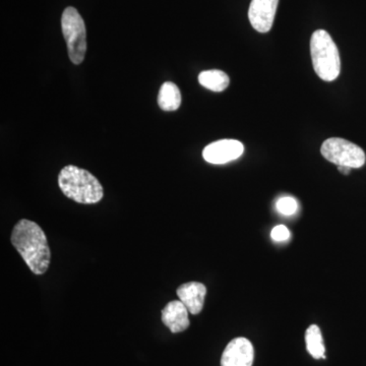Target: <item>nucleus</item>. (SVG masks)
<instances>
[{"instance_id":"nucleus-1","label":"nucleus","mask_w":366,"mask_h":366,"mask_svg":"<svg viewBox=\"0 0 366 366\" xmlns=\"http://www.w3.org/2000/svg\"><path fill=\"white\" fill-rule=\"evenodd\" d=\"M11 242L34 274H43L47 272L51 252L44 231L37 223L21 219L14 225Z\"/></svg>"},{"instance_id":"nucleus-2","label":"nucleus","mask_w":366,"mask_h":366,"mask_svg":"<svg viewBox=\"0 0 366 366\" xmlns=\"http://www.w3.org/2000/svg\"><path fill=\"white\" fill-rule=\"evenodd\" d=\"M64 196L79 204H97L104 197L102 184L92 173L76 166H66L59 175Z\"/></svg>"},{"instance_id":"nucleus-3","label":"nucleus","mask_w":366,"mask_h":366,"mask_svg":"<svg viewBox=\"0 0 366 366\" xmlns=\"http://www.w3.org/2000/svg\"><path fill=\"white\" fill-rule=\"evenodd\" d=\"M310 55L312 66L320 79L333 81L341 71V59L338 47L330 34L325 30H317L310 39Z\"/></svg>"},{"instance_id":"nucleus-4","label":"nucleus","mask_w":366,"mask_h":366,"mask_svg":"<svg viewBox=\"0 0 366 366\" xmlns=\"http://www.w3.org/2000/svg\"><path fill=\"white\" fill-rule=\"evenodd\" d=\"M62 33L67 45L69 59L74 64H81L86 52L85 21L74 7L64 9L61 18Z\"/></svg>"},{"instance_id":"nucleus-5","label":"nucleus","mask_w":366,"mask_h":366,"mask_svg":"<svg viewBox=\"0 0 366 366\" xmlns=\"http://www.w3.org/2000/svg\"><path fill=\"white\" fill-rule=\"evenodd\" d=\"M320 153L329 162L338 166L360 168L366 161L365 151L360 146L340 137H331L325 141Z\"/></svg>"},{"instance_id":"nucleus-6","label":"nucleus","mask_w":366,"mask_h":366,"mask_svg":"<svg viewBox=\"0 0 366 366\" xmlns=\"http://www.w3.org/2000/svg\"><path fill=\"white\" fill-rule=\"evenodd\" d=\"M242 143L236 139H221L208 144L203 151L204 160L211 164H226L242 157Z\"/></svg>"},{"instance_id":"nucleus-7","label":"nucleus","mask_w":366,"mask_h":366,"mask_svg":"<svg viewBox=\"0 0 366 366\" xmlns=\"http://www.w3.org/2000/svg\"><path fill=\"white\" fill-rule=\"evenodd\" d=\"M254 346L247 338H235L229 342L221 357V366H252Z\"/></svg>"},{"instance_id":"nucleus-8","label":"nucleus","mask_w":366,"mask_h":366,"mask_svg":"<svg viewBox=\"0 0 366 366\" xmlns=\"http://www.w3.org/2000/svg\"><path fill=\"white\" fill-rule=\"evenodd\" d=\"M279 0H252L249 19L252 28L259 33H268L273 26Z\"/></svg>"},{"instance_id":"nucleus-9","label":"nucleus","mask_w":366,"mask_h":366,"mask_svg":"<svg viewBox=\"0 0 366 366\" xmlns=\"http://www.w3.org/2000/svg\"><path fill=\"white\" fill-rule=\"evenodd\" d=\"M207 288L199 282H189L177 288V296L192 315H199L203 310Z\"/></svg>"},{"instance_id":"nucleus-10","label":"nucleus","mask_w":366,"mask_h":366,"mask_svg":"<svg viewBox=\"0 0 366 366\" xmlns=\"http://www.w3.org/2000/svg\"><path fill=\"white\" fill-rule=\"evenodd\" d=\"M189 310L180 300H172L163 308L162 322L171 333L177 334L189 327Z\"/></svg>"},{"instance_id":"nucleus-11","label":"nucleus","mask_w":366,"mask_h":366,"mask_svg":"<svg viewBox=\"0 0 366 366\" xmlns=\"http://www.w3.org/2000/svg\"><path fill=\"white\" fill-rule=\"evenodd\" d=\"M158 104L163 112H175L182 104V93L174 83L166 81L161 86L158 95Z\"/></svg>"},{"instance_id":"nucleus-12","label":"nucleus","mask_w":366,"mask_h":366,"mask_svg":"<svg viewBox=\"0 0 366 366\" xmlns=\"http://www.w3.org/2000/svg\"><path fill=\"white\" fill-rule=\"evenodd\" d=\"M199 83L208 90L223 92L228 88L230 79L225 72L218 69H211L199 74Z\"/></svg>"},{"instance_id":"nucleus-13","label":"nucleus","mask_w":366,"mask_h":366,"mask_svg":"<svg viewBox=\"0 0 366 366\" xmlns=\"http://www.w3.org/2000/svg\"><path fill=\"white\" fill-rule=\"evenodd\" d=\"M305 343H307L308 353L315 360H320V358L326 360L324 339H322V332L317 325H312L305 332Z\"/></svg>"},{"instance_id":"nucleus-14","label":"nucleus","mask_w":366,"mask_h":366,"mask_svg":"<svg viewBox=\"0 0 366 366\" xmlns=\"http://www.w3.org/2000/svg\"><path fill=\"white\" fill-rule=\"evenodd\" d=\"M276 208L283 215L290 216L297 211L298 204L293 197H282L277 202Z\"/></svg>"},{"instance_id":"nucleus-15","label":"nucleus","mask_w":366,"mask_h":366,"mask_svg":"<svg viewBox=\"0 0 366 366\" xmlns=\"http://www.w3.org/2000/svg\"><path fill=\"white\" fill-rule=\"evenodd\" d=\"M271 236L272 239L274 240V242H286L290 237V232H289L288 228L286 226L279 225L272 230Z\"/></svg>"},{"instance_id":"nucleus-16","label":"nucleus","mask_w":366,"mask_h":366,"mask_svg":"<svg viewBox=\"0 0 366 366\" xmlns=\"http://www.w3.org/2000/svg\"><path fill=\"white\" fill-rule=\"evenodd\" d=\"M352 168L348 167V166H338V170L340 171L342 174L349 175L351 173Z\"/></svg>"}]
</instances>
